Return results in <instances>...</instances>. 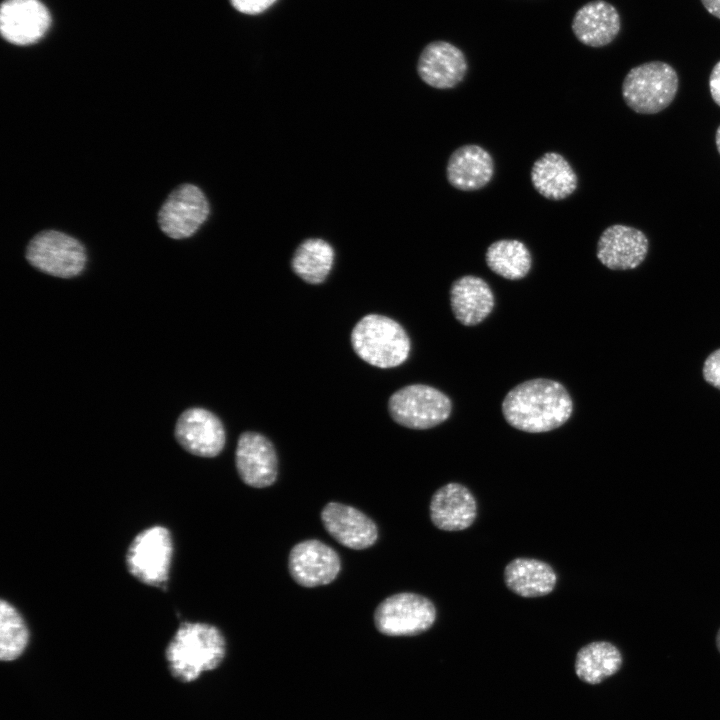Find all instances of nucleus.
I'll use <instances>...</instances> for the list:
<instances>
[{
  "mask_svg": "<svg viewBox=\"0 0 720 720\" xmlns=\"http://www.w3.org/2000/svg\"><path fill=\"white\" fill-rule=\"evenodd\" d=\"M649 241L639 229L614 224L601 234L596 249L598 260L611 270H631L638 267L648 254Z\"/></svg>",
  "mask_w": 720,
  "mask_h": 720,
  "instance_id": "2eb2a0df",
  "label": "nucleus"
},
{
  "mask_svg": "<svg viewBox=\"0 0 720 720\" xmlns=\"http://www.w3.org/2000/svg\"><path fill=\"white\" fill-rule=\"evenodd\" d=\"M325 530L341 545L363 550L378 538L376 524L360 510L338 502L327 503L321 511Z\"/></svg>",
  "mask_w": 720,
  "mask_h": 720,
  "instance_id": "dca6fc26",
  "label": "nucleus"
},
{
  "mask_svg": "<svg viewBox=\"0 0 720 720\" xmlns=\"http://www.w3.org/2000/svg\"><path fill=\"white\" fill-rule=\"evenodd\" d=\"M451 409V401L443 392L424 384L407 385L394 392L388 401L391 418L401 426L416 430L443 423Z\"/></svg>",
  "mask_w": 720,
  "mask_h": 720,
  "instance_id": "39448f33",
  "label": "nucleus"
},
{
  "mask_svg": "<svg viewBox=\"0 0 720 720\" xmlns=\"http://www.w3.org/2000/svg\"><path fill=\"white\" fill-rule=\"evenodd\" d=\"M29 632L20 613L10 603L0 604V658L13 661L25 650Z\"/></svg>",
  "mask_w": 720,
  "mask_h": 720,
  "instance_id": "a878e982",
  "label": "nucleus"
},
{
  "mask_svg": "<svg viewBox=\"0 0 720 720\" xmlns=\"http://www.w3.org/2000/svg\"><path fill=\"white\" fill-rule=\"evenodd\" d=\"M715 143H716L717 150L720 154V125L717 128L716 133H715Z\"/></svg>",
  "mask_w": 720,
  "mask_h": 720,
  "instance_id": "7c9ffc66",
  "label": "nucleus"
},
{
  "mask_svg": "<svg viewBox=\"0 0 720 720\" xmlns=\"http://www.w3.org/2000/svg\"><path fill=\"white\" fill-rule=\"evenodd\" d=\"M276 0H230L232 6L244 14H259L269 8Z\"/></svg>",
  "mask_w": 720,
  "mask_h": 720,
  "instance_id": "cd10ccee",
  "label": "nucleus"
},
{
  "mask_svg": "<svg viewBox=\"0 0 720 720\" xmlns=\"http://www.w3.org/2000/svg\"><path fill=\"white\" fill-rule=\"evenodd\" d=\"M468 62L463 51L452 43L437 40L428 43L417 61V73L427 85L450 89L463 81Z\"/></svg>",
  "mask_w": 720,
  "mask_h": 720,
  "instance_id": "4468645a",
  "label": "nucleus"
},
{
  "mask_svg": "<svg viewBox=\"0 0 720 720\" xmlns=\"http://www.w3.org/2000/svg\"><path fill=\"white\" fill-rule=\"evenodd\" d=\"M504 582L513 593L524 598H535L554 590L557 575L552 566L544 561L519 557L506 565Z\"/></svg>",
  "mask_w": 720,
  "mask_h": 720,
  "instance_id": "412c9836",
  "label": "nucleus"
},
{
  "mask_svg": "<svg viewBox=\"0 0 720 720\" xmlns=\"http://www.w3.org/2000/svg\"><path fill=\"white\" fill-rule=\"evenodd\" d=\"M235 465L241 480L254 488L274 484L278 474V460L271 441L258 432L246 431L237 442Z\"/></svg>",
  "mask_w": 720,
  "mask_h": 720,
  "instance_id": "9b49d317",
  "label": "nucleus"
},
{
  "mask_svg": "<svg viewBox=\"0 0 720 720\" xmlns=\"http://www.w3.org/2000/svg\"><path fill=\"white\" fill-rule=\"evenodd\" d=\"M355 353L378 368H393L405 362L410 353V339L395 320L379 314L362 317L351 332Z\"/></svg>",
  "mask_w": 720,
  "mask_h": 720,
  "instance_id": "7ed1b4c3",
  "label": "nucleus"
},
{
  "mask_svg": "<svg viewBox=\"0 0 720 720\" xmlns=\"http://www.w3.org/2000/svg\"><path fill=\"white\" fill-rule=\"evenodd\" d=\"M701 3L712 16L720 19V0H701Z\"/></svg>",
  "mask_w": 720,
  "mask_h": 720,
  "instance_id": "c756f323",
  "label": "nucleus"
},
{
  "mask_svg": "<svg viewBox=\"0 0 720 720\" xmlns=\"http://www.w3.org/2000/svg\"><path fill=\"white\" fill-rule=\"evenodd\" d=\"M571 28L584 45L599 48L610 44L621 29L617 9L605 0H593L575 13Z\"/></svg>",
  "mask_w": 720,
  "mask_h": 720,
  "instance_id": "a211bd4d",
  "label": "nucleus"
},
{
  "mask_svg": "<svg viewBox=\"0 0 720 720\" xmlns=\"http://www.w3.org/2000/svg\"><path fill=\"white\" fill-rule=\"evenodd\" d=\"M450 303L455 318L461 324L474 326L482 322L493 310L494 295L482 278L466 275L452 283Z\"/></svg>",
  "mask_w": 720,
  "mask_h": 720,
  "instance_id": "aec40b11",
  "label": "nucleus"
},
{
  "mask_svg": "<svg viewBox=\"0 0 720 720\" xmlns=\"http://www.w3.org/2000/svg\"><path fill=\"white\" fill-rule=\"evenodd\" d=\"M430 519L443 531H461L470 527L477 517V502L464 485L451 482L437 489L429 505Z\"/></svg>",
  "mask_w": 720,
  "mask_h": 720,
  "instance_id": "f3484780",
  "label": "nucleus"
},
{
  "mask_svg": "<svg viewBox=\"0 0 720 720\" xmlns=\"http://www.w3.org/2000/svg\"><path fill=\"white\" fill-rule=\"evenodd\" d=\"M678 87L677 72L670 64L651 61L629 70L622 83V96L636 113L656 114L672 103Z\"/></svg>",
  "mask_w": 720,
  "mask_h": 720,
  "instance_id": "20e7f679",
  "label": "nucleus"
},
{
  "mask_svg": "<svg viewBox=\"0 0 720 720\" xmlns=\"http://www.w3.org/2000/svg\"><path fill=\"white\" fill-rule=\"evenodd\" d=\"M172 552L168 529L162 526L145 529L134 538L128 549V570L144 584L162 586L168 578Z\"/></svg>",
  "mask_w": 720,
  "mask_h": 720,
  "instance_id": "6e6552de",
  "label": "nucleus"
},
{
  "mask_svg": "<svg viewBox=\"0 0 720 720\" xmlns=\"http://www.w3.org/2000/svg\"><path fill=\"white\" fill-rule=\"evenodd\" d=\"M573 411L566 388L551 379L537 378L515 386L502 402V413L512 427L541 433L562 426Z\"/></svg>",
  "mask_w": 720,
  "mask_h": 720,
  "instance_id": "f257e3e1",
  "label": "nucleus"
},
{
  "mask_svg": "<svg viewBox=\"0 0 720 720\" xmlns=\"http://www.w3.org/2000/svg\"><path fill=\"white\" fill-rule=\"evenodd\" d=\"M709 90L712 99L720 107V61L715 64L710 73Z\"/></svg>",
  "mask_w": 720,
  "mask_h": 720,
  "instance_id": "c85d7f7f",
  "label": "nucleus"
},
{
  "mask_svg": "<svg viewBox=\"0 0 720 720\" xmlns=\"http://www.w3.org/2000/svg\"><path fill=\"white\" fill-rule=\"evenodd\" d=\"M622 664V654L614 644L593 641L577 652L575 672L583 682L595 685L616 674Z\"/></svg>",
  "mask_w": 720,
  "mask_h": 720,
  "instance_id": "5701e85b",
  "label": "nucleus"
},
{
  "mask_svg": "<svg viewBox=\"0 0 720 720\" xmlns=\"http://www.w3.org/2000/svg\"><path fill=\"white\" fill-rule=\"evenodd\" d=\"M715 642H716L717 650L720 653V628L717 631Z\"/></svg>",
  "mask_w": 720,
  "mask_h": 720,
  "instance_id": "2f4dec72",
  "label": "nucleus"
},
{
  "mask_svg": "<svg viewBox=\"0 0 720 720\" xmlns=\"http://www.w3.org/2000/svg\"><path fill=\"white\" fill-rule=\"evenodd\" d=\"M704 380L720 390V348L711 352L703 363Z\"/></svg>",
  "mask_w": 720,
  "mask_h": 720,
  "instance_id": "bb28decb",
  "label": "nucleus"
},
{
  "mask_svg": "<svg viewBox=\"0 0 720 720\" xmlns=\"http://www.w3.org/2000/svg\"><path fill=\"white\" fill-rule=\"evenodd\" d=\"M535 190L550 200H562L577 188L578 178L570 163L559 153L547 152L531 168Z\"/></svg>",
  "mask_w": 720,
  "mask_h": 720,
  "instance_id": "4be33fe9",
  "label": "nucleus"
},
{
  "mask_svg": "<svg viewBox=\"0 0 720 720\" xmlns=\"http://www.w3.org/2000/svg\"><path fill=\"white\" fill-rule=\"evenodd\" d=\"M340 569L341 561L337 552L316 539L295 544L289 553V573L303 587L327 585L337 577Z\"/></svg>",
  "mask_w": 720,
  "mask_h": 720,
  "instance_id": "9d476101",
  "label": "nucleus"
},
{
  "mask_svg": "<svg viewBox=\"0 0 720 720\" xmlns=\"http://www.w3.org/2000/svg\"><path fill=\"white\" fill-rule=\"evenodd\" d=\"M335 252L332 245L322 238H308L295 249L291 268L303 281L320 284L329 275L334 264Z\"/></svg>",
  "mask_w": 720,
  "mask_h": 720,
  "instance_id": "b1692460",
  "label": "nucleus"
},
{
  "mask_svg": "<svg viewBox=\"0 0 720 720\" xmlns=\"http://www.w3.org/2000/svg\"><path fill=\"white\" fill-rule=\"evenodd\" d=\"M487 266L497 275L508 280H519L530 271L532 258L526 245L516 239L493 242L486 251Z\"/></svg>",
  "mask_w": 720,
  "mask_h": 720,
  "instance_id": "393cba45",
  "label": "nucleus"
},
{
  "mask_svg": "<svg viewBox=\"0 0 720 720\" xmlns=\"http://www.w3.org/2000/svg\"><path fill=\"white\" fill-rule=\"evenodd\" d=\"M436 608L427 597L401 592L385 598L374 611L376 629L387 636H415L430 629Z\"/></svg>",
  "mask_w": 720,
  "mask_h": 720,
  "instance_id": "423d86ee",
  "label": "nucleus"
},
{
  "mask_svg": "<svg viewBox=\"0 0 720 720\" xmlns=\"http://www.w3.org/2000/svg\"><path fill=\"white\" fill-rule=\"evenodd\" d=\"M210 207L204 192L196 185L177 186L161 205L157 222L161 231L172 239L192 236L207 220Z\"/></svg>",
  "mask_w": 720,
  "mask_h": 720,
  "instance_id": "1a4fd4ad",
  "label": "nucleus"
},
{
  "mask_svg": "<svg viewBox=\"0 0 720 720\" xmlns=\"http://www.w3.org/2000/svg\"><path fill=\"white\" fill-rule=\"evenodd\" d=\"M25 256L34 268L60 278L77 276L86 264L83 245L57 230H43L33 236L27 244Z\"/></svg>",
  "mask_w": 720,
  "mask_h": 720,
  "instance_id": "0eeeda50",
  "label": "nucleus"
},
{
  "mask_svg": "<svg viewBox=\"0 0 720 720\" xmlns=\"http://www.w3.org/2000/svg\"><path fill=\"white\" fill-rule=\"evenodd\" d=\"M50 24V13L40 0H5L1 5V34L12 44L25 46L38 42Z\"/></svg>",
  "mask_w": 720,
  "mask_h": 720,
  "instance_id": "f8f14e48",
  "label": "nucleus"
},
{
  "mask_svg": "<svg viewBox=\"0 0 720 720\" xmlns=\"http://www.w3.org/2000/svg\"><path fill=\"white\" fill-rule=\"evenodd\" d=\"M226 642L215 626L184 622L166 648V660L172 676L184 683L196 680L203 672L217 668L224 659Z\"/></svg>",
  "mask_w": 720,
  "mask_h": 720,
  "instance_id": "f03ea898",
  "label": "nucleus"
},
{
  "mask_svg": "<svg viewBox=\"0 0 720 720\" xmlns=\"http://www.w3.org/2000/svg\"><path fill=\"white\" fill-rule=\"evenodd\" d=\"M178 443L189 453L215 457L225 444V430L220 419L204 408H190L178 418L175 427Z\"/></svg>",
  "mask_w": 720,
  "mask_h": 720,
  "instance_id": "ddd939ff",
  "label": "nucleus"
},
{
  "mask_svg": "<svg viewBox=\"0 0 720 720\" xmlns=\"http://www.w3.org/2000/svg\"><path fill=\"white\" fill-rule=\"evenodd\" d=\"M447 180L461 191H475L485 187L494 175V162L490 153L476 144L457 148L449 157Z\"/></svg>",
  "mask_w": 720,
  "mask_h": 720,
  "instance_id": "6ab92c4d",
  "label": "nucleus"
}]
</instances>
